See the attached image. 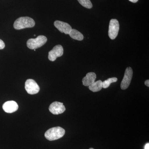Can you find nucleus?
<instances>
[{"mask_svg": "<svg viewBox=\"0 0 149 149\" xmlns=\"http://www.w3.org/2000/svg\"><path fill=\"white\" fill-rule=\"evenodd\" d=\"M145 85H146L147 86H148V87H149V80H147L145 81Z\"/></svg>", "mask_w": 149, "mask_h": 149, "instance_id": "nucleus-17", "label": "nucleus"}, {"mask_svg": "<svg viewBox=\"0 0 149 149\" xmlns=\"http://www.w3.org/2000/svg\"><path fill=\"white\" fill-rule=\"evenodd\" d=\"M145 149H149V143H148L145 146Z\"/></svg>", "mask_w": 149, "mask_h": 149, "instance_id": "nucleus-18", "label": "nucleus"}, {"mask_svg": "<svg viewBox=\"0 0 149 149\" xmlns=\"http://www.w3.org/2000/svg\"><path fill=\"white\" fill-rule=\"evenodd\" d=\"M89 149H94L93 148H90Z\"/></svg>", "mask_w": 149, "mask_h": 149, "instance_id": "nucleus-20", "label": "nucleus"}, {"mask_svg": "<svg viewBox=\"0 0 149 149\" xmlns=\"http://www.w3.org/2000/svg\"><path fill=\"white\" fill-rule=\"evenodd\" d=\"M119 30V24L116 19H111L109 28L108 35L111 40H114L118 35Z\"/></svg>", "mask_w": 149, "mask_h": 149, "instance_id": "nucleus-4", "label": "nucleus"}, {"mask_svg": "<svg viewBox=\"0 0 149 149\" xmlns=\"http://www.w3.org/2000/svg\"><path fill=\"white\" fill-rule=\"evenodd\" d=\"M68 35L72 39L78 41H82L84 39L83 34L75 29H71Z\"/></svg>", "mask_w": 149, "mask_h": 149, "instance_id": "nucleus-12", "label": "nucleus"}, {"mask_svg": "<svg viewBox=\"0 0 149 149\" xmlns=\"http://www.w3.org/2000/svg\"><path fill=\"white\" fill-rule=\"evenodd\" d=\"M47 41V37L40 35L35 39H30L27 41V47L31 49H35L44 45Z\"/></svg>", "mask_w": 149, "mask_h": 149, "instance_id": "nucleus-3", "label": "nucleus"}, {"mask_svg": "<svg viewBox=\"0 0 149 149\" xmlns=\"http://www.w3.org/2000/svg\"><path fill=\"white\" fill-rule=\"evenodd\" d=\"M3 109L6 112L12 113L17 110L18 105L15 101H9L4 103L3 105Z\"/></svg>", "mask_w": 149, "mask_h": 149, "instance_id": "nucleus-10", "label": "nucleus"}, {"mask_svg": "<svg viewBox=\"0 0 149 149\" xmlns=\"http://www.w3.org/2000/svg\"><path fill=\"white\" fill-rule=\"evenodd\" d=\"M35 22L34 19L28 17H19L15 20L13 24L14 28L19 30L26 28H30L34 27Z\"/></svg>", "mask_w": 149, "mask_h": 149, "instance_id": "nucleus-2", "label": "nucleus"}, {"mask_svg": "<svg viewBox=\"0 0 149 149\" xmlns=\"http://www.w3.org/2000/svg\"><path fill=\"white\" fill-rule=\"evenodd\" d=\"M5 47V45L3 41L0 39V49H3Z\"/></svg>", "mask_w": 149, "mask_h": 149, "instance_id": "nucleus-16", "label": "nucleus"}, {"mask_svg": "<svg viewBox=\"0 0 149 149\" xmlns=\"http://www.w3.org/2000/svg\"><path fill=\"white\" fill-rule=\"evenodd\" d=\"M130 1L133 3H136L139 0H129Z\"/></svg>", "mask_w": 149, "mask_h": 149, "instance_id": "nucleus-19", "label": "nucleus"}, {"mask_svg": "<svg viewBox=\"0 0 149 149\" xmlns=\"http://www.w3.org/2000/svg\"><path fill=\"white\" fill-rule=\"evenodd\" d=\"M49 110L52 114L58 115L63 113L65 111V107L63 103L55 102L51 104Z\"/></svg>", "mask_w": 149, "mask_h": 149, "instance_id": "nucleus-8", "label": "nucleus"}, {"mask_svg": "<svg viewBox=\"0 0 149 149\" xmlns=\"http://www.w3.org/2000/svg\"><path fill=\"white\" fill-rule=\"evenodd\" d=\"M96 77L97 76L95 72H88L82 80L83 85L85 86H90L95 82Z\"/></svg>", "mask_w": 149, "mask_h": 149, "instance_id": "nucleus-11", "label": "nucleus"}, {"mask_svg": "<svg viewBox=\"0 0 149 149\" xmlns=\"http://www.w3.org/2000/svg\"><path fill=\"white\" fill-rule=\"evenodd\" d=\"M63 54V49L62 46L58 45L55 46L53 49L49 52L48 58L50 61H54L57 58L61 56Z\"/></svg>", "mask_w": 149, "mask_h": 149, "instance_id": "nucleus-7", "label": "nucleus"}, {"mask_svg": "<svg viewBox=\"0 0 149 149\" xmlns=\"http://www.w3.org/2000/svg\"><path fill=\"white\" fill-rule=\"evenodd\" d=\"M54 25L60 32L64 33L66 35L69 34L72 29V27L68 23L58 20L55 21Z\"/></svg>", "mask_w": 149, "mask_h": 149, "instance_id": "nucleus-9", "label": "nucleus"}, {"mask_svg": "<svg viewBox=\"0 0 149 149\" xmlns=\"http://www.w3.org/2000/svg\"><path fill=\"white\" fill-rule=\"evenodd\" d=\"M65 134V130L59 126L50 128L46 131L45 136L49 141H55L63 137Z\"/></svg>", "mask_w": 149, "mask_h": 149, "instance_id": "nucleus-1", "label": "nucleus"}, {"mask_svg": "<svg viewBox=\"0 0 149 149\" xmlns=\"http://www.w3.org/2000/svg\"><path fill=\"white\" fill-rule=\"evenodd\" d=\"M82 6L86 8L90 9L93 7V4L90 0H77Z\"/></svg>", "mask_w": 149, "mask_h": 149, "instance_id": "nucleus-15", "label": "nucleus"}, {"mask_svg": "<svg viewBox=\"0 0 149 149\" xmlns=\"http://www.w3.org/2000/svg\"><path fill=\"white\" fill-rule=\"evenodd\" d=\"M102 82L101 80L94 82L89 86L90 91L93 92H97L100 91L102 88Z\"/></svg>", "mask_w": 149, "mask_h": 149, "instance_id": "nucleus-13", "label": "nucleus"}, {"mask_svg": "<svg viewBox=\"0 0 149 149\" xmlns=\"http://www.w3.org/2000/svg\"><path fill=\"white\" fill-rule=\"evenodd\" d=\"M133 71L131 67H128L125 70L124 77L120 84V88L125 90L128 88L133 77Z\"/></svg>", "mask_w": 149, "mask_h": 149, "instance_id": "nucleus-5", "label": "nucleus"}, {"mask_svg": "<svg viewBox=\"0 0 149 149\" xmlns=\"http://www.w3.org/2000/svg\"><path fill=\"white\" fill-rule=\"evenodd\" d=\"M117 78L115 77L108 78L107 80H104V82H102V88H104V89L109 88L111 83H115V82H117Z\"/></svg>", "mask_w": 149, "mask_h": 149, "instance_id": "nucleus-14", "label": "nucleus"}, {"mask_svg": "<svg viewBox=\"0 0 149 149\" xmlns=\"http://www.w3.org/2000/svg\"><path fill=\"white\" fill-rule=\"evenodd\" d=\"M25 89L28 94L30 95H35L39 93L40 88L33 79H28L26 80L25 83Z\"/></svg>", "mask_w": 149, "mask_h": 149, "instance_id": "nucleus-6", "label": "nucleus"}]
</instances>
